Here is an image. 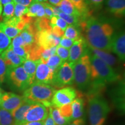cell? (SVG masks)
Instances as JSON below:
<instances>
[{"label":"cell","instance_id":"47","mask_svg":"<svg viewBox=\"0 0 125 125\" xmlns=\"http://www.w3.org/2000/svg\"><path fill=\"white\" fill-rule=\"evenodd\" d=\"M44 121L39 122H26L22 125H43Z\"/></svg>","mask_w":125,"mask_h":125},{"label":"cell","instance_id":"25","mask_svg":"<svg viewBox=\"0 0 125 125\" xmlns=\"http://www.w3.org/2000/svg\"><path fill=\"white\" fill-rule=\"evenodd\" d=\"M0 29L10 39L15 38L21 32V30L16 27L4 21L0 23Z\"/></svg>","mask_w":125,"mask_h":125},{"label":"cell","instance_id":"33","mask_svg":"<svg viewBox=\"0 0 125 125\" xmlns=\"http://www.w3.org/2000/svg\"><path fill=\"white\" fill-rule=\"evenodd\" d=\"M28 12H29V7L15 4V9H14V16L16 18H22L23 16L27 15Z\"/></svg>","mask_w":125,"mask_h":125},{"label":"cell","instance_id":"49","mask_svg":"<svg viewBox=\"0 0 125 125\" xmlns=\"http://www.w3.org/2000/svg\"><path fill=\"white\" fill-rule=\"evenodd\" d=\"M12 1H13L12 0H0V3L3 5H5V4L11 2Z\"/></svg>","mask_w":125,"mask_h":125},{"label":"cell","instance_id":"15","mask_svg":"<svg viewBox=\"0 0 125 125\" xmlns=\"http://www.w3.org/2000/svg\"><path fill=\"white\" fill-rule=\"evenodd\" d=\"M34 103H35L24 99L22 104L12 112L14 120V125H22L24 124L26 114Z\"/></svg>","mask_w":125,"mask_h":125},{"label":"cell","instance_id":"20","mask_svg":"<svg viewBox=\"0 0 125 125\" xmlns=\"http://www.w3.org/2000/svg\"><path fill=\"white\" fill-rule=\"evenodd\" d=\"M88 48L90 52H91L94 55L104 61L109 66L112 67L116 64L117 62L116 58L114 56H112L111 54L109 53L108 52L96 49V48H92V47L89 46Z\"/></svg>","mask_w":125,"mask_h":125},{"label":"cell","instance_id":"12","mask_svg":"<svg viewBox=\"0 0 125 125\" xmlns=\"http://www.w3.org/2000/svg\"><path fill=\"white\" fill-rule=\"evenodd\" d=\"M88 45L85 39L81 37L74 41L69 49L70 55L68 62L75 63L84 54L88 52Z\"/></svg>","mask_w":125,"mask_h":125},{"label":"cell","instance_id":"22","mask_svg":"<svg viewBox=\"0 0 125 125\" xmlns=\"http://www.w3.org/2000/svg\"><path fill=\"white\" fill-rule=\"evenodd\" d=\"M60 11L67 15L75 16L82 18V15L70 0H62L58 6ZM83 19V18H82Z\"/></svg>","mask_w":125,"mask_h":125},{"label":"cell","instance_id":"26","mask_svg":"<svg viewBox=\"0 0 125 125\" xmlns=\"http://www.w3.org/2000/svg\"><path fill=\"white\" fill-rule=\"evenodd\" d=\"M76 9L80 12L82 18L85 19L90 15L89 5L86 0H70Z\"/></svg>","mask_w":125,"mask_h":125},{"label":"cell","instance_id":"30","mask_svg":"<svg viewBox=\"0 0 125 125\" xmlns=\"http://www.w3.org/2000/svg\"><path fill=\"white\" fill-rule=\"evenodd\" d=\"M15 4L13 1L4 5L2 9V18L4 21H7L14 16V9Z\"/></svg>","mask_w":125,"mask_h":125},{"label":"cell","instance_id":"28","mask_svg":"<svg viewBox=\"0 0 125 125\" xmlns=\"http://www.w3.org/2000/svg\"><path fill=\"white\" fill-rule=\"evenodd\" d=\"M58 16L62 19L68 25H73V26H76V27L80 26L81 21L83 20L82 18H79V17L67 15V14L62 13V12L59 14Z\"/></svg>","mask_w":125,"mask_h":125},{"label":"cell","instance_id":"6","mask_svg":"<svg viewBox=\"0 0 125 125\" xmlns=\"http://www.w3.org/2000/svg\"><path fill=\"white\" fill-rule=\"evenodd\" d=\"M5 80L10 88L18 92H24L33 83L22 65L7 68Z\"/></svg>","mask_w":125,"mask_h":125},{"label":"cell","instance_id":"45","mask_svg":"<svg viewBox=\"0 0 125 125\" xmlns=\"http://www.w3.org/2000/svg\"><path fill=\"white\" fill-rule=\"evenodd\" d=\"M67 125H86V122L84 118H79L73 120L71 123Z\"/></svg>","mask_w":125,"mask_h":125},{"label":"cell","instance_id":"48","mask_svg":"<svg viewBox=\"0 0 125 125\" xmlns=\"http://www.w3.org/2000/svg\"><path fill=\"white\" fill-rule=\"evenodd\" d=\"M62 1V0H48L49 4L53 6H56V7H58Z\"/></svg>","mask_w":125,"mask_h":125},{"label":"cell","instance_id":"44","mask_svg":"<svg viewBox=\"0 0 125 125\" xmlns=\"http://www.w3.org/2000/svg\"><path fill=\"white\" fill-rule=\"evenodd\" d=\"M15 4L21 5L29 7L32 0H12Z\"/></svg>","mask_w":125,"mask_h":125},{"label":"cell","instance_id":"11","mask_svg":"<svg viewBox=\"0 0 125 125\" xmlns=\"http://www.w3.org/2000/svg\"><path fill=\"white\" fill-rule=\"evenodd\" d=\"M24 99L23 96L10 92H4L1 96L0 108H3L12 113L22 104Z\"/></svg>","mask_w":125,"mask_h":125},{"label":"cell","instance_id":"46","mask_svg":"<svg viewBox=\"0 0 125 125\" xmlns=\"http://www.w3.org/2000/svg\"><path fill=\"white\" fill-rule=\"evenodd\" d=\"M43 125H56L55 123H54V122L53 121V120L50 114H49V115L47 116L46 119L44 121Z\"/></svg>","mask_w":125,"mask_h":125},{"label":"cell","instance_id":"13","mask_svg":"<svg viewBox=\"0 0 125 125\" xmlns=\"http://www.w3.org/2000/svg\"><path fill=\"white\" fill-rule=\"evenodd\" d=\"M112 52L122 62L125 60V34L123 30L115 32L112 41Z\"/></svg>","mask_w":125,"mask_h":125},{"label":"cell","instance_id":"38","mask_svg":"<svg viewBox=\"0 0 125 125\" xmlns=\"http://www.w3.org/2000/svg\"><path fill=\"white\" fill-rule=\"evenodd\" d=\"M7 67L4 60L0 56V83H4L5 81Z\"/></svg>","mask_w":125,"mask_h":125},{"label":"cell","instance_id":"51","mask_svg":"<svg viewBox=\"0 0 125 125\" xmlns=\"http://www.w3.org/2000/svg\"><path fill=\"white\" fill-rule=\"evenodd\" d=\"M36 1H38V2H46L48 0H35Z\"/></svg>","mask_w":125,"mask_h":125},{"label":"cell","instance_id":"34","mask_svg":"<svg viewBox=\"0 0 125 125\" xmlns=\"http://www.w3.org/2000/svg\"><path fill=\"white\" fill-rule=\"evenodd\" d=\"M57 46L52 47V48H48V49H43L41 53V60L42 62L46 63L47 60L48 59L52 56L56 54V49H57Z\"/></svg>","mask_w":125,"mask_h":125},{"label":"cell","instance_id":"36","mask_svg":"<svg viewBox=\"0 0 125 125\" xmlns=\"http://www.w3.org/2000/svg\"><path fill=\"white\" fill-rule=\"evenodd\" d=\"M56 54L59 56L63 62H67L69 58L70 51L69 49L67 48H63V47L60 46H57V49H56Z\"/></svg>","mask_w":125,"mask_h":125},{"label":"cell","instance_id":"31","mask_svg":"<svg viewBox=\"0 0 125 125\" xmlns=\"http://www.w3.org/2000/svg\"><path fill=\"white\" fill-rule=\"evenodd\" d=\"M11 39L0 29V54L4 52L11 45Z\"/></svg>","mask_w":125,"mask_h":125},{"label":"cell","instance_id":"35","mask_svg":"<svg viewBox=\"0 0 125 125\" xmlns=\"http://www.w3.org/2000/svg\"><path fill=\"white\" fill-rule=\"evenodd\" d=\"M59 111L61 115L64 118L68 119L72 121V107H71V103L69 104H65V105L62 106L60 108H59Z\"/></svg>","mask_w":125,"mask_h":125},{"label":"cell","instance_id":"1","mask_svg":"<svg viewBox=\"0 0 125 125\" xmlns=\"http://www.w3.org/2000/svg\"><path fill=\"white\" fill-rule=\"evenodd\" d=\"M85 32V40L89 46L106 52H112L114 29L106 20L90 15L80 23Z\"/></svg>","mask_w":125,"mask_h":125},{"label":"cell","instance_id":"32","mask_svg":"<svg viewBox=\"0 0 125 125\" xmlns=\"http://www.w3.org/2000/svg\"><path fill=\"white\" fill-rule=\"evenodd\" d=\"M62 62H63L62 60V59L57 54H55L54 55L51 56L48 59V60H47L45 64H46V65L50 67L52 70L55 71Z\"/></svg>","mask_w":125,"mask_h":125},{"label":"cell","instance_id":"17","mask_svg":"<svg viewBox=\"0 0 125 125\" xmlns=\"http://www.w3.org/2000/svg\"><path fill=\"white\" fill-rule=\"evenodd\" d=\"M108 11L117 18H123L125 14V0H106Z\"/></svg>","mask_w":125,"mask_h":125},{"label":"cell","instance_id":"8","mask_svg":"<svg viewBox=\"0 0 125 125\" xmlns=\"http://www.w3.org/2000/svg\"><path fill=\"white\" fill-rule=\"evenodd\" d=\"M77 96L76 91L73 87H64L56 90L51 100V105L60 108L71 103Z\"/></svg>","mask_w":125,"mask_h":125},{"label":"cell","instance_id":"5","mask_svg":"<svg viewBox=\"0 0 125 125\" xmlns=\"http://www.w3.org/2000/svg\"><path fill=\"white\" fill-rule=\"evenodd\" d=\"M74 82L81 90L89 88L91 83V63L88 52L82 56L77 62L72 63Z\"/></svg>","mask_w":125,"mask_h":125},{"label":"cell","instance_id":"18","mask_svg":"<svg viewBox=\"0 0 125 125\" xmlns=\"http://www.w3.org/2000/svg\"><path fill=\"white\" fill-rule=\"evenodd\" d=\"M37 30L34 26L33 23L27 24L21 30L19 35L23 38L26 45L32 46L37 43Z\"/></svg>","mask_w":125,"mask_h":125},{"label":"cell","instance_id":"27","mask_svg":"<svg viewBox=\"0 0 125 125\" xmlns=\"http://www.w3.org/2000/svg\"><path fill=\"white\" fill-rule=\"evenodd\" d=\"M0 125H14V120L11 112L0 108Z\"/></svg>","mask_w":125,"mask_h":125},{"label":"cell","instance_id":"50","mask_svg":"<svg viewBox=\"0 0 125 125\" xmlns=\"http://www.w3.org/2000/svg\"><path fill=\"white\" fill-rule=\"evenodd\" d=\"M2 4L0 3V16H1V14H2Z\"/></svg>","mask_w":125,"mask_h":125},{"label":"cell","instance_id":"23","mask_svg":"<svg viewBox=\"0 0 125 125\" xmlns=\"http://www.w3.org/2000/svg\"><path fill=\"white\" fill-rule=\"evenodd\" d=\"M41 62V59L37 60H32L30 59H27L23 62L22 64V67L24 68V71L27 73L28 75L32 81V82L35 81V74L37 67L38 63Z\"/></svg>","mask_w":125,"mask_h":125},{"label":"cell","instance_id":"9","mask_svg":"<svg viewBox=\"0 0 125 125\" xmlns=\"http://www.w3.org/2000/svg\"><path fill=\"white\" fill-rule=\"evenodd\" d=\"M36 38L37 44L43 49H46L59 46L62 38L54 35L51 29L37 31Z\"/></svg>","mask_w":125,"mask_h":125},{"label":"cell","instance_id":"19","mask_svg":"<svg viewBox=\"0 0 125 125\" xmlns=\"http://www.w3.org/2000/svg\"><path fill=\"white\" fill-rule=\"evenodd\" d=\"M29 7V12L27 14L28 17L32 18H46L44 5L42 2L32 0Z\"/></svg>","mask_w":125,"mask_h":125},{"label":"cell","instance_id":"2","mask_svg":"<svg viewBox=\"0 0 125 125\" xmlns=\"http://www.w3.org/2000/svg\"><path fill=\"white\" fill-rule=\"evenodd\" d=\"M89 54L91 63L90 86L104 87L107 83L118 80L119 75L112 67L94 54H90L89 52Z\"/></svg>","mask_w":125,"mask_h":125},{"label":"cell","instance_id":"7","mask_svg":"<svg viewBox=\"0 0 125 125\" xmlns=\"http://www.w3.org/2000/svg\"><path fill=\"white\" fill-rule=\"evenodd\" d=\"M74 83L72 63L64 62L54 72L51 84L57 87H64Z\"/></svg>","mask_w":125,"mask_h":125},{"label":"cell","instance_id":"40","mask_svg":"<svg viewBox=\"0 0 125 125\" xmlns=\"http://www.w3.org/2000/svg\"><path fill=\"white\" fill-rule=\"evenodd\" d=\"M25 43L23 41V38L19 34L13 38V40L11 42V47H18V46H24Z\"/></svg>","mask_w":125,"mask_h":125},{"label":"cell","instance_id":"16","mask_svg":"<svg viewBox=\"0 0 125 125\" xmlns=\"http://www.w3.org/2000/svg\"><path fill=\"white\" fill-rule=\"evenodd\" d=\"M1 56L4 60L7 68L19 67L22 65L23 62L25 61L20 56L17 55L12 51V48L10 46L9 47L8 49L1 53Z\"/></svg>","mask_w":125,"mask_h":125},{"label":"cell","instance_id":"3","mask_svg":"<svg viewBox=\"0 0 125 125\" xmlns=\"http://www.w3.org/2000/svg\"><path fill=\"white\" fill-rule=\"evenodd\" d=\"M88 102L90 125H104L110 111L108 103L99 94L89 95Z\"/></svg>","mask_w":125,"mask_h":125},{"label":"cell","instance_id":"41","mask_svg":"<svg viewBox=\"0 0 125 125\" xmlns=\"http://www.w3.org/2000/svg\"><path fill=\"white\" fill-rule=\"evenodd\" d=\"M52 32L56 37H60V38L63 37L64 33V31L56 26L52 27Z\"/></svg>","mask_w":125,"mask_h":125},{"label":"cell","instance_id":"10","mask_svg":"<svg viewBox=\"0 0 125 125\" xmlns=\"http://www.w3.org/2000/svg\"><path fill=\"white\" fill-rule=\"evenodd\" d=\"M49 114V108L41 103H35L28 111L25 118V123L44 121Z\"/></svg>","mask_w":125,"mask_h":125},{"label":"cell","instance_id":"43","mask_svg":"<svg viewBox=\"0 0 125 125\" xmlns=\"http://www.w3.org/2000/svg\"><path fill=\"white\" fill-rule=\"evenodd\" d=\"M88 5L93 8H99L102 5L104 0H86Z\"/></svg>","mask_w":125,"mask_h":125},{"label":"cell","instance_id":"39","mask_svg":"<svg viewBox=\"0 0 125 125\" xmlns=\"http://www.w3.org/2000/svg\"><path fill=\"white\" fill-rule=\"evenodd\" d=\"M75 41L71 40V39L67 38L66 37H62L61 38V40L59 43V45L63 47V48H67V49H70V48L73 45Z\"/></svg>","mask_w":125,"mask_h":125},{"label":"cell","instance_id":"52","mask_svg":"<svg viewBox=\"0 0 125 125\" xmlns=\"http://www.w3.org/2000/svg\"><path fill=\"white\" fill-rule=\"evenodd\" d=\"M2 90L0 89V103H1V96H2Z\"/></svg>","mask_w":125,"mask_h":125},{"label":"cell","instance_id":"37","mask_svg":"<svg viewBox=\"0 0 125 125\" xmlns=\"http://www.w3.org/2000/svg\"><path fill=\"white\" fill-rule=\"evenodd\" d=\"M10 47L12 48V51L15 53L17 55L24 59V60L29 59V53L27 50L25 48L24 46H18V47Z\"/></svg>","mask_w":125,"mask_h":125},{"label":"cell","instance_id":"29","mask_svg":"<svg viewBox=\"0 0 125 125\" xmlns=\"http://www.w3.org/2000/svg\"><path fill=\"white\" fill-rule=\"evenodd\" d=\"M63 37L75 41L81 36L80 35V32L77 29V27L73 25H68L64 31Z\"/></svg>","mask_w":125,"mask_h":125},{"label":"cell","instance_id":"4","mask_svg":"<svg viewBox=\"0 0 125 125\" xmlns=\"http://www.w3.org/2000/svg\"><path fill=\"white\" fill-rule=\"evenodd\" d=\"M56 89L49 84L34 82L23 92L24 99L33 103H41L47 107L51 106V100Z\"/></svg>","mask_w":125,"mask_h":125},{"label":"cell","instance_id":"14","mask_svg":"<svg viewBox=\"0 0 125 125\" xmlns=\"http://www.w3.org/2000/svg\"><path fill=\"white\" fill-rule=\"evenodd\" d=\"M54 72L46 64L41 62L38 63L36 69L34 82L51 84L53 78Z\"/></svg>","mask_w":125,"mask_h":125},{"label":"cell","instance_id":"21","mask_svg":"<svg viewBox=\"0 0 125 125\" xmlns=\"http://www.w3.org/2000/svg\"><path fill=\"white\" fill-rule=\"evenodd\" d=\"M72 121L82 118L84 115V102L82 98H76L71 102Z\"/></svg>","mask_w":125,"mask_h":125},{"label":"cell","instance_id":"24","mask_svg":"<svg viewBox=\"0 0 125 125\" xmlns=\"http://www.w3.org/2000/svg\"><path fill=\"white\" fill-rule=\"evenodd\" d=\"M49 108L50 115L56 125H67L72 122L61 115L59 108L51 105Z\"/></svg>","mask_w":125,"mask_h":125},{"label":"cell","instance_id":"42","mask_svg":"<svg viewBox=\"0 0 125 125\" xmlns=\"http://www.w3.org/2000/svg\"><path fill=\"white\" fill-rule=\"evenodd\" d=\"M43 5H44V9H45V18L47 19L51 20V18L53 16V13L52 10L51 9L48 7L47 5L45 4V2H42Z\"/></svg>","mask_w":125,"mask_h":125}]
</instances>
